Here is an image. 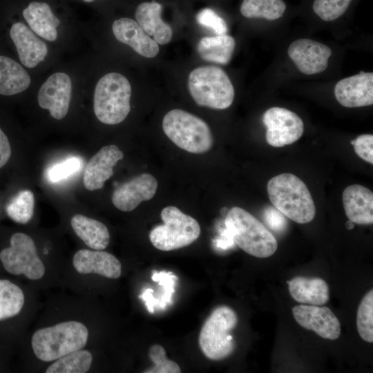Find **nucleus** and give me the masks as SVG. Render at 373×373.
<instances>
[{"instance_id":"1","label":"nucleus","mask_w":373,"mask_h":373,"mask_svg":"<svg viewBox=\"0 0 373 373\" xmlns=\"http://www.w3.org/2000/svg\"><path fill=\"white\" fill-rule=\"evenodd\" d=\"M267 190L273 206L290 220L306 224L312 221L316 207L305 184L296 175L282 173L271 178Z\"/></svg>"},{"instance_id":"2","label":"nucleus","mask_w":373,"mask_h":373,"mask_svg":"<svg viewBox=\"0 0 373 373\" xmlns=\"http://www.w3.org/2000/svg\"><path fill=\"white\" fill-rule=\"evenodd\" d=\"M88 330L82 323L68 321L37 330L31 338L32 351L44 362L82 349L87 343Z\"/></svg>"},{"instance_id":"3","label":"nucleus","mask_w":373,"mask_h":373,"mask_svg":"<svg viewBox=\"0 0 373 373\" xmlns=\"http://www.w3.org/2000/svg\"><path fill=\"white\" fill-rule=\"evenodd\" d=\"M225 225L233 242L251 256L267 258L277 250L278 243L273 233L242 208L232 207L227 214Z\"/></svg>"},{"instance_id":"4","label":"nucleus","mask_w":373,"mask_h":373,"mask_svg":"<svg viewBox=\"0 0 373 373\" xmlns=\"http://www.w3.org/2000/svg\"><path fill=\"white\" fill-rule=\"evenodd\" d=\"M131 86L123 75L109 73L97 82L93 109L101 122L114 125L122 122L131 111Z\"/></svg>"},{"instance_id":"5","label":"nucleus","mask_w":373,"mask_h":373,"mask_svg":"<svg viewBox=\"0 0 373 373\" xmlns=\"http://www.w3.org/2000/svg\"><path fill=\"white\" fill-rule=\"evenodd\" d=\"M188 88L197 104L213 109L227 108L232 104L235 95L227 73L215 66L193 70L189 75Z\"/></svg>"},{"instance_id":"6","label":"nucleus","mask_w":373,"mask_h":373,"mask_svg":"<svg viewBox=\"0 0 373 373\" xmlns=\"http://www.w3.org/2000/svg\"><path fill=\"white\" fill-rule=\"evenodd\" d=\"M162 128L175 144L190 153H205L213 145L209 125L200 117L181 109H173L164 115Z\"/></svg>"},{"instance_id":"7","label":"nucleus","mask_w":373,"mask_h":373,"mask_svg":"<svg viewBox=\"0 0 373 373\" xmlns=\"http://www.w3.org/2000/svg\"><path fill=\"white\" fill-rule=\"evenodd\" d=\"M237 323V314L230 307L221 305L213 310L202 327L198 340L208 358L218 361L232 354L235 341L231 332Z\"/></svg>"},{"instance_id":"8","label":"nucleus","mask_w":373,"mask_h":373,"mask_svg":"<svg viewBox=\"0 0 373 373\" xmlns=\"http://www.w3.org/2000/svg\"><path fill=\"white\" fill-rule=\"evenodd\" d=\"M161 218L164 224L156 226L149 233L151 242L159 250L168 251L184 247L200 234L198 221L176 207L164 208Z\"/></svg>"},{"instance_id":"9","label":"nucleus","mask_w":373,"mask_h":373,"mask_svg":"<svg viewBox=\"0 0 373 373\" xmlns=\"http://www.w3.org/2000/svg\"><path fill=\"white\" fill-rule=\"evenodd\" d=\"M10 246L0 253L4 269L12 275H23L31 280L41 278L46 267L39 257L35 243L28 235L17 232L10 238Z\"/></svg>"},{"instance_id":"10","label":"nucleus","mask_w":373,"mask_h":373,"mask_svg":"<svg viewBox=\"0 0 373 373\" xmlns=\"http://www.w3.org/2000/svg\"><path fill=\"white\" fill-rule=\"evenodd\" d=\"M267 142L274 147H283L298 140L304 131L301 118L294 112L281 107L267 110L262 117Z\"/></svg>"},{"instance_id":"11","label":"nucleus","mask_w":373,"mask_h":373,"mask_svg":"<svg viewBox=\"0 0 373 373\" xmlns=\"http://www.w3.org/2000/svg\"><path fill=\"white\" fill-rule=\"evenodd\" d=\"M72 95V82L69 75L63 72L55 73L41 86L37 102L39 106L48 110L56 119H61L68 112Z\"/></svg>"},{"instance_id":"12","label":"nucleus","mask_w":373,"mask_h":373,"mask_svg":"<svg viewBox=\"0 0 373 373\" xmlns=\"http://www.w3.org/2000/svg\"><path fill=\"white\" fill-rule=\"evenodd\" d=\"M294 318L305 329L316 332L323 338L337 339L341 334V323L327 307L299 305L292 308Z\"/></svg>"},{"instance_id":"13","label":"nucleus","mask_w":373,"mask_h":373,"mask_svg":"<svg viewBox=\"0 0 373 373\" xmlns=\"http://www.w3.org/2000/svg\"><path fill=\"white\" fill-rule=\"evenodd\" d=\"M287 52L298 69L305 75L317 74L325 70L332 55L329 47L309 39L294 41L289 45Z\"/></svg>"},{"instance_id":"14","label":"nucleus","mask_w":373,"mask_h":373,"mask_svg":"<svg viewBox=\"0 0 373 373\" xmlns=\"http://www.w3.org/2000/svg\"><path fill=\"white\" fill-rule=\"evenodd\" d=\"M158 186L156 178L142 173L118 186L112 195L114 206L122 211L134 210L142 202L153 198Z\"/></svg>"},{"instance_id":"15","label":"nucleus","mask_w":373,"mask_h":373,"mask_svg":"<svg viewBox=\"0 0 373 373\" xmlns=\"http://www.w3.org/2000/svg\"><path fill=\"white\" fill-rule=\"evenodd\" d=\"M336 100L347 108L367 106L373 104V73H360L344 78L334 88Z\"/></svg>"},{"instance_id":"16","label":"nucleus","mask_w":373,"mask_h":373,"mask_svg":"<svg viewBox=\"0 0 373 373\" xmlns=\"http://www.w3.org/2000/svg\"><path fill=\"white\" fill-rule=\"evenodd\" d=\"M124 154L115 145L102 147L87 163L84 174V184L88 191L100 189L106 180L113 175V168Z\"/></svg>"},{"instance_id":"17","label":"nucleus","mask_w":373,"mask_h":373,"mask_svg":"<svg viewBox=\"0 0 373 373\" xmlns=\"http://www.w3.org/2000/svg\"><path fill=\"white\" fill-rule=\"evenodd\" d=\"M10 36L21 63L26 67L35 68L45 60L48 52V46L25 23L20 21L13 23Z\"/></svg>"},{"instance_id":"18","label":"nucleus","mask_w":373,"mask_h":373,"mask_svg":"<svg viewBox=\"0 0 373 373\" xmlns=\"http://www.w3.org/2000/svg\"><path fill=\"white\" fill-rule=\"evenodd\" d=\"M73 265L81 274H96L111 279L118 278L122 274L120 261L113 254L103 250L80 249L73 256Z\"/></svg>"},{"instance_id":"19","label":"nucleus","mask_w":373,"mask_h":373,"mask_svg":"<svg viewBox=\"0 0 373 373\" xmlns=\"http://www.w3.org/2000/svg\"><path fill=\"white\" fill-rule=\"evenodd\" d=\"M112 30L117 40L131 47L142 57L153 58L160 51L158 44L132 19H116L113 23Z\"/></svg>"},{"instance_id":"20","label":"nucleus","mask_w":373,"mask_h":373,"mask_svg":"<svg viewBox=\"0 0 373 373\" xmlns=\"http://www.w3.org/2000/svg\"><path fill=\"white\" fill-rule=\"evenodd\" d=\"M343 204L348 219L358 224L373 222V193L360 184L347 186L342 194Z\"/></svg>"},{"instance_id":"21","label":"nucleus","mask_w":373,"mask_h":373,"mask_svg":"<svg viewBox=\"0 0 373 373\" xmlns=\"http://www.w3.org/2000/svg\"><path fill=\"white\" fill-rule=\"evenodd\" d=\"M162 6L155 1L143 2L135 10L137 23L144 31L160 45L171 41L173 36L171 27L161 18Z\"/></svg>"},{"instance_id":"22","label":"nucleus","mask_w":373,"mask_h":373,"mask_svg":"<svg viewBox=\"0 0 373 373\" xmlns=\"http://www.w3.org/2000/svg\"><path fill=\"white\" fill-rule=\"evenodd\" d=\"M23 17L30 28L39 37L54 41L57 39V28L60 24L50 6L45 2L33 1L23 10Z\"/></svg>"},{"instance_id":"23","label":"nucleus","mask_w":373,"mask_h":373,"mask_svg":"<svg viewBox=\"0 0 373 373\" xmlns=\"http://www.w3.org/2000/svg\"><path fill=\"white\" fill-rule=\"evenodd\" d=\"M287 283L291 296L298 303L323 305L329 299V287L321 278L296 276Z\"/></svg>"},{"instance_id":"24","label":"nucleus","mask_w":373,"mask_h":373,"mask_svg":"<svg viewBox=\"0 0 373 373\" xmlns=\"http://www.w3.org/2000/svg\"><path fill=\"white\" fill-rule=\"evenodd\" d=\"M70 225L75 234L89 248L104 250L108 245V229L100 221L82 214H76L71 218Z\"/></svg>"},{"instance_id":"25","label":"nucleus","mask_w":373,"mask_h":373,"mask_svg":"<svg viewBox=\"0 0 373 373\" xmlns=\"http://www.w3.org/2000/svg\"><path fill=\"white\" fill-rule=\"evenodd\" d=\"M28 73L16 61L0 55V94L14 95L26 90L30 85Z\"/></svg>"},{"instance_id":"26","label":"nucleus","mask_w":373,"mask_h":373,"mask_svg":"<svg viewBox=\"0 0 373 373\" xmlns=\"http://www.w3.org/2000/svg\"><path fill=\"white\" fill-rule=\"evenodd\" d=\"M236 46L235 39L227 35L202 37L198 42L199 56L206 61L227 64Z\"/></svg>"},{"instance_id":"27","label":"nucleus","mask_w":373,"mask_h":373,"mask_svg":"<svg viewBox=\"0 0 373 373\" xmlns=\"http://www.w3.org/2000/svg\"><path fill=\"white\" fill-rule=\"evenodd\" d=\"M93 356L87 350L79 349L55 360L46 373H85L89 370Z\"/></svg>"},{"instance_id":"28","label":"nucleus","mask_w":373,"mask_h":373,"mask_svg":"<svg viewBox=\"0 0 373 373\" xmlns=\"http://www.w3.org/2000/svg\"><path fill=\"white\" fill-rule=\"evenodd\" d=\"M286 4L283 0H243L240 12L247 18H263L269 21L283 17Z\"/></svg>"},{"instance_id":"29","label":"nucleus","mask_w":373,"mask_h":373,"mask_svg":"<svg viewBox=\"0 0 373 373\" xmlns=\"http://www.w3.org/2000/svg\"><path fill=\"white\" fill-rule=\"evenodd\" d=\"M25 302L22 289L15 283L0 279V321L17 316Z\"/></svg>"},{"instance_id":"30","label":"nucleus","mask_w":373,"mask_h":373,"mask_svg":"<svg viewBox=\"0 0 373 373\" xmlns=\"http://www.w3.org/2000/svg\"><path fill=\"white\" fill-rule=\"evenodd\" d=\"M35 209V196L30 190L19 191L7 204V215L13 221L26 224L32 218Z\"/></svg>"},{"instance_id":"31","label":"nucleus","mask_w":373,"mask_h":373,"mask_svg":"<svg viewBox=\"0 0 373 373\" xmlns=\"http://www.w3.org/2000/svg\"><path fill=\"white\" fill-rule=\"evenodd\" d=\"M356 327L363 340L373 342V290L362 299L357 311Z\"/></svg>"},{"instance_id":"32","label":"nucleus","mask_w":373,"mask_h":373,"mask_svg":"<svg viewBox=\"0 0 373 373\" xmlns=\"http://www.w3.org/2000/svg\"><path fill=\"white\" fill-rule=\"evenodd\" d=\"M84 165L81 157L73 155L49 166L46 171V178L50 183L61 182L82 170Z\"/></svg>"},{"instance_id":"33","label":"nucleus","mask_w":373,"mask_h":373,"mask_svg":"<svg viewBox=\"0 0 373 373\" xmlns=\"http://www.w3.org/2000/svg\"><path fill=\"white\" fill-rule=\"evenodd\" d=\"M149 356L154 365L144 370V373L181 372L178 363L166 358L164 348L160 345H153L149 350Z\"/></svg>"},{"instance_id":"34","label":"nucleus","mask_w":373,"mask_h":373,"mask_svg":"<svg viewBox=\"0 0 373 373\" xmlns=\"http://www.w3.org/2000/svg\"><path fill=\"white\" fill-rule=\"evenodd\" d=\"M352 0H315L314 12L323 21L336 19L347 10Z\"/></svg>"},{"instance_id":"35","label":"nucleus","mask_w":373,"mask_h":373,"mask_svg":"<svg viewBox=\"0 0 373 373\" xmlns=\"http://www.w3.org/2000/svg\"><path fill=\"white\" fill-rule=\"evenodd\" d=\"M151 279L153 281L157 282L162 287L163 294L159 307L164 309L167 305H169L172 302V295L175 291L174 286L177 277L172 272H157L154 271Z\"/></svg>"},{"instance_id":"36","label":"nucleus","mask_w":373,"mask_h":373,"mask_svg":"<svg viewBox=\"0 0 373 373\" xmlns=\"http://www.w3.org/2000/svg\"><path fill=\"white\" fill-rule=\"evenodd\" d=\"M197 22L213 30L218 35H225L228 28L225 21L211 8L201 10L196 16Z\"/></svg>"},{"instance_id":"37","label":"nucleus","mask_w":373,"mask_h":373,"mask_svg":"<svg viewBox=\"0 0 373 373\" xmlns=\"http://www.w3.org/2000/svg\"><path fill=\"white\" fill-rule=\"evenodd\" d=\"M354 149L358 157L363 160L373 164V135L363 134L352 141Z\"/></svg>"},{"instance_id":"38","label":"nucleus","mask_w":373,"mask_h":373,"mask_svg":"<svg viewBox=\"0 0 373 373\" xmlns=\"http://www.w3.org/2000/svg\"><path fill=\"white\" fill-rule=\"evenodd\" d=\"M263 218L267 225L274 231L282 232L287 227V222L277 209L273 207H268L263 213Z\"/></svg>"},{"instance_id":"39","label":"nucleus","mask_w":373,"mask_h":373,"mask_svg":"<svg viewBox=\"0 0 373 373\" xmlns=\"http://www.w3.org/2000/svg\"><path fill=\"white\" fill-rule=\"evenodd\" d=\"M11 155V147L8 139L0 128V169L8 161Z\"/></svg>"},{"instance_id":"40","label":"nucleus","mask_w":373,"mask_h":373,"mask_svg":"<svg viewBox=\"0 0 373 373\" xmlns=\"http://www.w3.org/2000/svg\"><path fill=\"white\" fill-rule=\"evenodd\" d=\"M153 292V290L152 289L148 288L140 296V298L145 301L147 309L150 313H153L155 311V299Z\"/></svg>"},{"instance_id":"41","label":"nucleus","mask_w":373,"mask_h":373,"mask_svg":"<svg viewBox=\"0 0 373 373\" xmlns=\"http://www.w3.org/2000/svg\"><path fill=\"white\" fill-rule=\"evenodd\" d=\"M345 227L349 230L352 229L354 227V222L349 220V221L345 223Z\"/></svg>"},{"instance_id":"42","label":"nucleus","mask_w":373,"mask_h":373,"mask_svg":"<svg viewBox=\"0 0 373 373\" xmlns=\"http://www.w3.org/2000/svg\"><path fill=\"white\" fill-rule=\"evenodd\" d=\"M82 1H84V2L90 3V2H93L95 0H82Z\"/></svg>"}]
</instances>
